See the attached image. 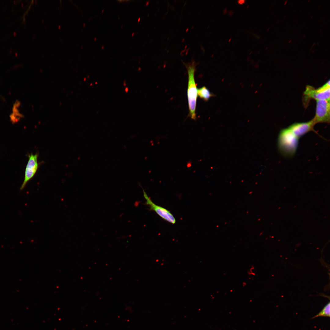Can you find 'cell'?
Here are the masks:
<instances>
[{
	"label": "cell",
	"mask_w": 330,
	"mask_h": 330,
	"mask_svg": "<svg viewBox=\"0 0 330 330\" xmlns=\"http://www.w3.org/2000/svg\"><path fill=\"white\" fill-rule=\"evenodd\" d=\"M299 139L288 127L282 129L279 133L277 140L279 152L284 156H293L297 149Z\"/></svg>",
	"instance_id": "6da1fadb"
},
{
	"label": "cell",
	"mask_w": 330,
	"mask_h": 330,
	"mask_svg": "<svg viewBox=\"0 0 330 330\" xmlns=\"http://www.w3.org/2000/svg\"><path fill=\"white\" fill-rule=\"evenodd\" d=\"M187 70L188 81L187 90V96L189 108V116L194 120L196 119V101L197 97V89L195 82L194 75L196 64L194 61L188 64H185Z\"/></svg>",
	"instance_id": "7a4b0ae2"
},
{
	"label": "cell",
	"mask_w": 330,
	"mask_h": 330,
	"mask_svg": "<svg viewBox=\"0 0 330 330\" xmlns=\"http://www.w3.org/2000/svg\"><path fill=\"white\" fill-rule=\"evenodd\" d=\"M330 80H329L321 86L315 89L312 86L308 85L303 94V101L305 107L312 99L316 101L327 100L330 101Z\"/></svg>",
	"instance_id": "3957f363"
},
{
	"label": "cell",
	"mask_w": 330,
	"mask_h": 330,
	"mask_svg": "<svg viewBox=\"0 0 330 330\" xmlns=\"http://www.w3.org/2000/svg\"><path fill=\"white\" fill-rule=\"evenodd\" d=\"M330 101H316L315 116L312 119L315 124L319 123H329Z\"/></svg>",
	"instance_id": "277c9868"
},
{
	"label": "cell",
	"mask_w": 330,
	"mask_h": 330,
	"mask_svg": "<svg viewBox=\"0 0 330 330\" xmlns=\"http://www.w3.org/2000/svg\"><path fill=\"white\" fill-rule=\"evenodd\" d=\"M143 196L146 200L145 204L148 206L151 211H154L158 215L164 220L172 224L176 222V220L173 215L166 209L155 204L148 196L145 191L143 189Z\"/></svg>",
	"instance_id": "5b68a950"
},
{
	"label": "cell",
	"mask_w": 330,
	"mask_h": 330,
	"mask_svg": "<svg viewBox=\"0 0 330 330\" xmlns=\"http://www.w3.org/2000/svg\"><path fill=\"white\" fill-rule=\"evenodd\" d=\"M38 154L32 153L28 156V160L25 170L24 180L20 188V190H23L26 184L34 176L38 167Z\"/></svg>",
	"instance_id": "8992f818"
},
{
	"label": "cell",
	"mask_w": 330,
	"mask_h": 330,
	"mask_svg": "<svg viewBox=\"0 0 330 330\" xmlns=\"http://www.w3.org/2000/svg\"><path fill=\"white\" fill-rule=\"evenodd\" d=\"M315 125L312 120H311L306 122L295 123L288 127L299 139L310 131H313L320 136L314 129Z\"/></svg>",
	"instance_id": "52a82bcc"
},
{
	"label": "cell",
	"mask_w": 330,
	"mask_h": 330,
	"mask_svg": "<svg viewBox=\"0 0 330 330\" xmlns=\"http://www.w3.org/2000/svg\"><path fill=\"white\" fill-rule=\"evenodd\" d=\"M197 96L204 100L207 101L213 95L205 86H203L197 89Z\"/></svg>",
	"instance_id": "ba28073f"
},
{
	"label": "cell",
	"mask_w": 330,
	"mask_h": 330,
	"mask_svg": "<svg viewBox=\"0 0 330 330\" xmlns=\"http://www.w3.org/2000/svg\"><path fill=\"white\" fill-rule=\"evenodd\" d=\"M330 303L329 302L324 307L322 310L317 314L311 318L314 319L319 317H330Z\"/></svg>",
	"instance_id": "9c48e42d"
},
{
	"label": "cell",
	"mask_w": 330,
	"mask_h": 330,
	"mask_svg": "<svg viewBox=\"0 0 330 330\" xmlns=\"http://www.w3.org/2000/svg\"><path fill=\"white\" fill-rule=\"evenodd\" d=\"M246 1L244 0H239L237 1L238 3L240 5H242L245 3Z\"/></svg>",
	"instance_id": "30bf717a"
},
{
	"label": "cell",
	"mask_w": 330,
	"mask_h": 330,
	"mask_svg": "<svg viewBox=\"0 0 330 330\" xmlns=\"http://www.w3.org/2000/svg\"><path fill=\"white\" fill-rule=\"evenodd\" d=\"M228 13L229 15L230 16H231L233 15L234 12L233 10H230L228 12Z\"/></svg>",
	"instance_id": "8fae6325"
},
{
	"label": "cell",
	"mask_w": 330,
	"mask_h": 330,
	"mask_svg": "<svg viewBox=\"0 0 330 330\" xmlns=\"http://www.w3.org/2000/svg\"><path fill=\"white\" fill-rule=\"evenodd\" d=\"M228 10L227 8H225L223 10V13L224 14H226L228 13Z\"/></svg>",
	"instance_id": "7c38bea8"
},
{
	"label": "cell",
	"mask_w": 330,
	"mask_h": 330,
	"mask_svg": "<svg viewBox=\"0 0 330 330\" xmlns=\"http://www.w3.org/2000/svg\"><path fill=\"white\" fill-rule=\"evenodd\" d=\"M128 88H126L125 89V91L127 92H128Z\"/></svg>",
	"instance_id": "4fadbf2b"
},
{
	"label": "cell",
	"mask_w": 330,
	"mask_h": 330,
	"mask_svg": "<svg viewBox=\"0 0 330 330\" xmlns=\"http://www.w3.org/2000/svg\"><path fill=\"white\" fill-rule=\"evenodd\" d=\"M287 0H286V1H285V3H284V5H286V4H287Z\"/></svg>",
	"instance_id": "5bb4252c"
},
{
	"label": "cell",
	"mask_w": 330,
	"mask_h": 330,
	"mask_svg": "<svg viewBox=\"0 0 330 330\" xmlns=\"http://www.w3.org/2000/svg\"><path fill=\"white\" fill-rule=\"evenodd\" d=\"M231 38H229V42H230L231 41Z\"/></svg>",
	"instance_id": "9a60e30c"
},
{
	"label": "cell",
	"mask_w": 330,
	"mask_h": 330,
	"mask_svg": "<svg viewBox=\"0 0 330 330\" xmlns=\"http://www.w3.org/2000/svg\"><path fill=\"white\" fill-rule=\"evenodd\" d=\"M140 18H138V21H140Z\"/></svg>",
	"instance_id": "2e32d148"
},
{
	"label": "cell",
	"mask_w": 330,
	"mask_h": 330,
	"mask_svg": "<svg viewBox=\"0 0 330 330\" xmlns=\"http://www.w3.org/2000/svg\"><path fill=\"white\" fill-rule=\"evenodd\" d=\"M249 5H248V6H247V8H248V7H249Z\"/></svg>",
	"instance_id": "e0dca14e"
},
{
	"label": "cell",
	"mask_w": 330,
	"mask_h": 330,
	"mask_svg": "<svg viewBox=\"0 0 330 330\" xmlns=\"http://www.w3.org/2000/svg\"><path fill=\"white\" fill-rule=\"evenodd\" d=\"M291 41H292V40H290V41H289V42H289V43H290V42H291Z\"/></svg>",
	"instance_id": "ac0fdd59"
},
{
	"label": "cell",
	"mask_w": 330,
	"mask_h": 330,
	"mask_svg": "<svg viewBox=\"0 0 330 330\" xmlns=\"http://www.w3.org/2000/svg\"><path fill=\"white\" fill-rule=\"evenodd\" d=\"M104 46H102V47H101V49H103L104 48Z\"/></svg>",
	"instance_id": "d6986e66"
},
{
	"label": "cell",
	"mask_w": 330,
	"mask_h": 330,
	"mask_svg": "<svg viewBox=\"0 0 330 330\" xmlns=\"http://www.w3.org/2000/svg\"><path fill=\"white\" fill-rule=\"evenodd\" d=\"M134 33H132V36H133V35H134Z\"/></svg>",
	"instance_id": "ffe728a7"
},
{
	"label": "cell",
	"mask_w": 330,
	"mask_h": 330,
	"mask_svg": "<svg viewBox=\"0 0 330 330\" xmlns=\"http://www.w3.org/2000/svg\"><path fill=\"white\" fill-rule=\"evenodd\" d=\"M268 47H266V50H267V49H268Z\"/></svg>",
	"instance_id": "44dd1931"
},
{
	"label": "cell",
	"mask_w": 330,
	"mask_h": 330,
	"mask_svg": "<svg viewBox=\"0 0 330 330\" xmlns=\"http://www.w3.org/2000/svg\"><path fill=\"white\" fill-rule=\"evenodd\" d=\"M104 9L102 10V13H103L104 12Z\"/></svg>",
	"instance_id": "7402d4cb"
},
{
	"label": "cell",
	"mask_w": 330,
	"mask_h": 330,
	"mask_svg": "<svg viewBox=\"0 0 330 330\" xmlns=\"http://www.w3.org/2000/svg\"><path fill=\"white\" fill-rule=\"evenodd\" d=\"M252 53V52H251L250 53V54H251V53Z\"/></svg>",
	"instance_id": "603a6c76"
},
{
	"label": "cell",
	"mask_w": 330,
	"mask_h": 330,
	"mask_svg": "<svg viewBox=\"0 0 330 330\" xmlns=\"http://www.w3.org/2000/svg\"><path fill=\"white\" fill-rule=\"evenodd\" d=\"M269 29H270V28H268V30H267V31H269Z\"/></svg>",
	"instance_id": "cb8c5ba5"
},
{
	"label": "cell",
	"mask_w": 330,
	"mask_h": 330,
	"mask_svg": "<svg viewBox=\"0 0 330 330\" xmlns=\"http://www.w3.org/2000/svg\"><path fill=\"white\" fill-rule=\"evenodd\" d=\"M96 38H94V40H96Z\"/></svg>",
	"instance_id": "d4e9b609"
},
{
	"label": "cell",
	"mask_w": 330,
	"mask_h": 330,
	"mask_svg": "<svg viewBox=\"0 0 330 330\" xmlns=\"http://www.w3.org/2000/svg\"><path fill=\"white\" fill-rule=\"evenodd\" d=\"M213 56H214V54H212V57H213Z\"/></svg>",
	"instance_id": "484cf974"
}]
</instances>
